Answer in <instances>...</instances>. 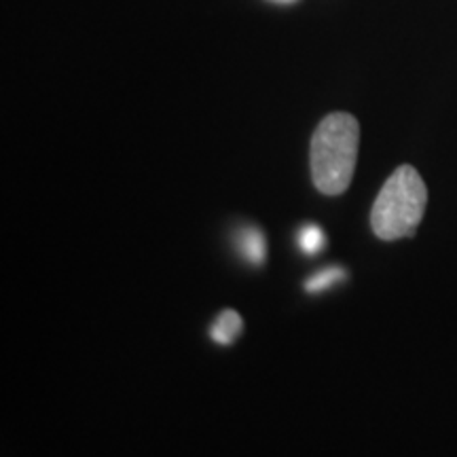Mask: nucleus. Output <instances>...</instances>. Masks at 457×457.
<instances>
[{
	"label": "nucleus",
	"mask_w": 457,
	"mask_h": 457,
	"mask_svg": "<svg viewBox=\"0 0 457 457\" xmlns=\"http://www.w3.org/2000/svg\"><path fill=\"white\" fill-rule=\"evenodd\" d=\"M360 125L350 112H330L312 138V179L324 195H341L352 185L358 162Z\"/></svg>",
	"instance_id": "1"
},
{
	"label": "nucleus",
	"mask_w": 457,
	"mask_h": 457,
	"mask_svg": "<svg viewBox=\"0 0 457 457\" xmlns=\"http://www.w3.org/2000/svg\"><path fill=\"white\" fill-rule=\"evenodd\" d=\"M428 205V188L413 165H400L377 195L370 228L384 242L413 237Z\"/></svg>",
	"instance_id": "2"
},
{
	"label": "nucleus",
	"mask_w": 457,
	"mask_h": 457,
	"mask_svg": "<svg viewBox=\"0 0 457 457\" xmlns=\"http://www.w3.org/2000/svg\"><path fill=\"white\" fill-rule=\"evenodd\" d=\"M237 245L242 250L244 259H248L253 265H261L265 261L267 245H265V236H262L261 228L256 227H244L237 236Z\"/></svg>",
	"instance_id": "3"
},
{
	"label": "nucleus",
	"mask_w": 457,
	"mask_h": 457,
	"mask_svg": "<svg viewBox=\"0 0 457 457\" xmlns=\"http://www.w3.org/2000/svg\"><path fill=\"white\" fill-rule=\"evenodd\" d=\"M242 328H244V322L242 318H239V313L233 310H227L216 318L210 335H212V339L219 343V345H231V343L236 341V337L242 333Z\"/></svg>",
	"instance_id": "4"
},
{
	"label": "nucleus",
	"mask_w": 457,
	"mask_h": 457,
	"mask_svg": "<svg viewBox=\"0 0 457 457\" xmlns=\"http://www.w3.org/2000/svg\"><path fill=\"white\" fill-rule=\"evenodd\" d=\"M341 279H345V270H341V267H327V270L318 271L316 276L307 279L305 290L307 293H322V290L330 288V286L341 282Z\"/></svg>",
	"instance_id": "5"
},
{
	"label": "nucleus",
	"mask_w": 457,
	"mask_h": 457,
	"mask_svg": "<svg viewBox=\"0 0 457 457\" xmlns=\"http://www.w3.org/2000/svg\"><path fill=\"white\" fill-rule=\"evenodd\" d=\"M299 248L305 254H318L324 248V233L316 225H307L299 231Z\"/></svg>",
	"instance_id": "6"
},
{
	"label": "nucleus",
	"mask_w": 457,
	"mask_h": 457,
	"mask_svg": "<svg viewBox=\"0 0 457 457\" xmlns=\"http://www.w3.org/2000/svg\"><path fill=\"white\" fill-rule=\"evenodd\" d=\"M270 3H276V4H295V3H299V0H270Z\"/></svg>",
	"instance_id": "7"
}]
</instances>
